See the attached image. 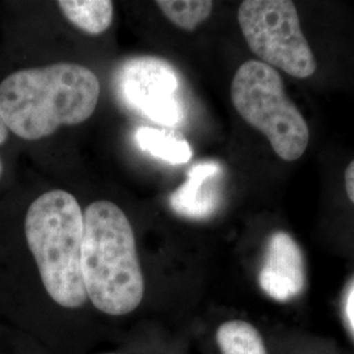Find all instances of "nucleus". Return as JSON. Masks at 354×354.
Returning a JSON list of instances; mask_svg holds the SVG:
<instances>
[{"label":"nucleus","mask_w":354,"mask_h":354,"mask_svg":"<svg viewBox=\"0 0 354 354\" xmlns=\"http://www.w3.org/2000/svg\"><path fill=\"white\" fill-rule=\"evenodd\" d=\"M231 102L241 118L270 142L282 160L295 162L310 142V129L291 102L279 71L251 59L236 70L231 83Z\"/></svg>","instance_id":"20e7f679"},{"label":"nucleus","mask_w":354,"mask_h":354,"mask_svg":"<svg viewBox=\"0 0 354 354\" xmlns=\"http://www.w3.org/2000/svg\"><path fill=\"white\" fill-rule=\"evenodd\" d=\"M344 181H345V189L349 200L354 203V160H352L345 169L344 174Z\"/></svg>","instance_id":"ddd939ff"},{"label":"nucleus","mask_w":354,"mask_h":354,"mask_svg":"<svg viewBox=\"0 0 354 354\" xmlns=\"http://www.w3.org/2000/svg\"><path fill=\"white\" fill-rule=\"evenodd\" d=\"M244 39L261 62L298 79L317 71V61L290 0H244L238 10Z\"/></svg>","instance_id":"39448f33"},{"label":"nucleus","mask_w":354,"mask_h":354,"mask_svg":"<svg viewBox=\"0 0 354 354\" xmlns=\"http://www.w3.org/2000/svg\"><path fill=\"white\" fill-rule=\"evenodd\" d=\"M134 140L142 151L147 152L168 165H185L193 155L187 140L165 130L138 127Z\"/></svg>","instance_id":"9d476101"},{"label":"nucleus","mask_w":354,"mask_h":354,"mask_svg":"<svg viewBox=\"0 0 354 354\" xmlns=\"http://www.w3.org/2000/svg\"><path fill=\"white\" fill-rule=\"evenodd\" d=\"M156 6L172 24L187 32H193L209 19L214 3L210 0H158Z\"/></svg>","instance_id":"f8f14e48"},{"label":"nucleus","mask_w":354,"mask_h":354,"mask_svg":"<svg viewBox=\"0 0 354 354\" xmlns=\"http://www.w3.org/2000/svg\"><path fill=\"white\" fill-rule=\"evenodd\" d=\"M82 273L89 301L104 314L127 315L143 299L134 231L115 203L96 201L84 212Z\"/></svg>","instance_id":"f03ea898"},{"label":"nucleus","mask_w":354,"mask_h":354,"mask_svg":"<svg viewBox=\"0 0 354 354\" xmlns=\"http://www.w3.org/2000/svg\"><path fill=\"white\" fill-rule=\"evenodd\" d=\"M26 243L51 299L77 308L88 299L82 273L84 213L64 190L41 194L26 215Z\"/></svg>","instance_id":"7ed1b4c3"},{"label":"nucleus","mask_w":354,"mask_h":354,"mask_svg":"<svg viewBox=\"0 0 354 354\" xmlns=\"http://www.w3.org/2000/svg\"><path fill=\"white\" fill-rule=\"evenodd\" d=\"M115 92L127 108L155 124L175 127L185 118L175 67L158 57H136L117 70Z\"/></svg>","instance_id":"423d86ee"},{"label":"nucleus","mask_w":354,"mask_h":354,"mask_svg":"<svg viewBox=\"0 0 354 354\" xmlns=\"http://www.w3.org/2000/svg\"><path fill=\"white\" fill-rule=\"evenodd\" d=\"M216 342L222 354H266L259 330L243 320L223 323L216 330Z\"/></svg>","instance_id":"9b49d317"},{"label":"nucleus","mask_w":354,"mask_h":354,"mask_svg":"<svg viewBox=\"0 0 354 354\" xmlns=\"http://www.w3.org/2000/svg\"><path fill=\"white\" fill-rule=\"evenodd\" d=\"M8 133H10V129L7 127L3 117L0 115V146L8 138ZM1 175H3V163H1V159H0V178H1Z\"/></svg>","instance_id":"2eb2a0df"},{"label":"nucleus","mask_w":354,"mask_h":354,"mask_svg":"<svg viewBox=\"0 0 354 354\" xmlns=\"http://www.w3.org/2000/svg\"><path fill=\"white\" fill-rule=\"evenodd\" d=\"M345 315L348 319V324L351 327V330L354 336V285L351 288V290L348 292L346 297V302H345Z\"/></svg>","instance_id":"4468645a"},{"label":"nucleus","mask_w":354,"mask_h":354,"mask_svg":"<svg viewBox=\"0 0 354 354\" xmlns=\"http://www.w3.org/2000/svg\"><path fill=\"white\" fill-rule=\"evenodd\" d=\"M259 285L269 298L281 304L290 302L304 290V253L288 232L277 231L269 238Z\"/></svg>","instance_id":"0eeeda50"},{"label":"nucleus","mask_w":354,"mask_h":354,"mask_svg":"<svg viewBox=\"0 0 354 354\" xmlns=\"http://www.w3.org/2000/svg\"><path fill=\"white\" fill-rule=\"evenodd\" d=\"M222 167L216 162H200L188 171L187 181L177 188L169 203L172 210L189 219H205L213 215L219 203L218 177Z\"/></svg>","instance_id":"6e6552de"},{"label":"nucleus","mask_w":354,"mask_h":354,"mask_svg":"<svg viewBox=\"0 0 354 354\" xmlns=\"http://www.w3.org/2000/svg\"><path fill=\"white\" fill-rule=\"evenodd\" d=\"M100 82L83 64H54L15 71L0 83V115L26 140L46 138L62 125H79L96 111Z\"/></svg>","instance_id":"f257e3e1"},{"label":"nucleus","mask_w":354,"mask_h":354,"mask_svg":"<svg viewBox=\"0 0 354 354\" xmlns=\"http://www.w3.org/2000/svg\"><path fill=\"white\" fill-rule=\"evenodd\" d=\"M58 8L73 26L91 36L102 35L113 21L114 4L109 0H59Z\"/></svg>","instance_id":"1a4fd4ad"}]
</instances>
